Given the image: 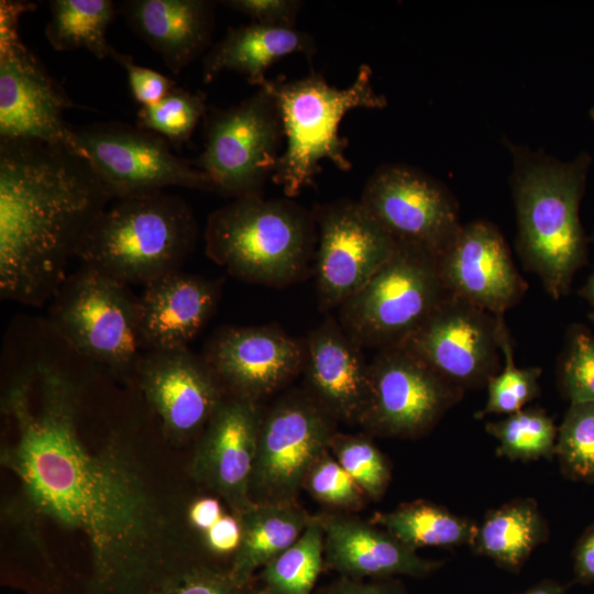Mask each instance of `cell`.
Returning <instances> with one entry per match:
<instances>
[{"label": "cell", "mask_w": 594, "mask_h": 594, "mask_svg": "<svg viewBox=\"0 0 594 594\" xmlns=\"http://www.w3.org/2000/svg\"><path fill=\"white\" fill-rule=\"evenodd\" d=\"M220 3L250 16L252 22L282 28H295L304 4L298 0H226Z\"/></svg>", "instance_id": "40"}, {"label": "cell", "mask_w": 594, "mask_h": 594, "mask_svg": "<svg viewBox=\"0 0 594 594\" xmlns=\"http://www.w3.org/2000/svg\"><path fill=\"white\" fill-rule=\"evenodd\" d=\"M580 294L592 306V312H591L590 317L594 321V268H593V272L591 273V275L588 276L585 285L581 289Z\"/></svg>", "instance_id": "46"}, {"label": "cell", "mask_w": 594, "mask_h": 594, "mask_svg": "<svg viewBox=\"0 0 594 594\" xmlns=\"http://www.w3.org/2000/svg\"><path fill=\"white\" fill-rule=\"evenodd\" d=\"M229 573L208 568H193L164 583L153 594H239Z\"/></svg>", "instance_id": "39"}, {"label": "cell", "mask_w": 594, "mask_h": 594, "mask_svg": "<svg viewBox=\"0 0 594 594\" xmlns=\"http://www.w3.org/2000/svg\"><path fill=\"white\" fill-rule=\"evenodd\" d=\"M205 146L195 165L215 191L234 199L262 196L282 154L284 128L278 105L264 87L204 119Z\"/></svg>", "instance_id": "10"}, {"label": "cell", "mask_w": 594, "mask_h": 594, "mask_svg": "<svg viewBox=\"0 0 594 594\" xmlns=\"http://www.w3.org/2000/svg\"><path fill=\"white\" fill-rule=\"evenodd\" d=\"M221 284L178 271L144 285L139 314L146 352L188 348L215 314Z\"/></svg>", "instance_id": "22"}, {"label": "cell", "mask_w": 594, "mask_h": 594, "mask_svg": "<svg viewBox=\"0 0 594 594\" xmlns=\"http://www.w3.org/2000/svg\"><path fill=\"white\" fill-rule=\"evenodd\" d=\"M204 534L208 548L213 552H235L241 537L239 519L231 516H222Z\"/></svg>", "instance_id": "41"}, {"label": "cell", "mask_w": 594, "mask_h": 594, "mask_svg": "<svg viewBox=\"0 0 594 594\" xmlns=\"http://www.w3.org/2000/svg\"><path fill=\"white\" fill-rule=\"evenodd\" d=\"M305 483L311 495L323 504L355 509L364 503L363 491L328 451L314 464Z\"/></svg>", "instance_id": "37"}, {"label": "cell", "mask_w": 594, "mask_h": 594, "mask_svg": "<svg viewBox=\"0 0 594 594\" xmlns=\"http://www.w3.org/2000/svg\"><path fill=\"white\" fill-rule=\"evenodd\" d=\"M360 201L396 242L417 245L436 258L463 226L450 190L432 176L405 164L377 167Z\"/></svg>", "instance_id": "14"}, {"label": "cell", "mask_w": 594, "mask_h": 594, "mask_svg": "<svg viewBox=\"0 0 594 594\" xmlns=\"http://www.w3.org/2000/svg\"><path fill=\"white\" fill-rule=\"evenodd\" d=\"M547 528L531 501H516L492 512L477 527L473 547L499 566L517 571L544 540Z\"/></svg>", "instance_id": "27"}, {"label": "cell", "mask_w": 594, "mask_h": 594, "mask_svg": "<svg viewBox=\"0 0 594 594\" xmlns=\"http://www.w3.org/2000/svg\"><path fill=\"white\" fill-rule=\"evenodd\" d=\"M318 231L292 198H237L208 217L206 254L244 282L283 287L308 275Z\"/></svg>", "instance_id": "4"}, {"label": "cell", "mask_w": 594, "mask_h": 594, "mask_svg": "<svg viewBox=\"0 0 594 594\" xmlns=\"http://www.w3.org/2000/svg\"><path fill=\"white\" fill-rule=\"evenodd\" d=\"M574 572L579 581L594 582V527L582 537L576 547Z\"/></svg>", "instance_id": "43"}, {"label": "cell", "mask_w": 594, "mask_h": 594, "mask_svg": "<svg viewBox=\"0 0 594 594\" xmlns=\"http://www.w3.org/2000/svg\"><path fill=\"white\" fill-rule=\"evenodd\" d=\"M210 0H125L118 11L130 29L178 75L212 43L215 9Z\"/></svg>", "instance_id": "24"}, {"label": "cell", "mask_w": 594, "mask_h": 594, "mask_svg": "<svg viewBox=\"0 0 594 594\" xmlns=\"http://www.w3.org/2000/svg\"><path fill=\"white\" fill-rule=\"evenodd\" d=\"M448 295L437 258L396 242L387 262L338 308L337 319L363 349L400 346Z\"/></svg>", "instance_id": "7"}, {"label": "cell", "mask_w": 594, "mask_h": 594, "mask_svg": "<svg viewBox=\"0 0 594 594\" xmlns=\"http://www.w3.org/2000/svg\"><path fill=\"white\" fill-rule=\"evenodd\" d=\"M221 517V506L212 497H204L195 501L188 510L190 524L202 532L207 531Z\"/></svg>", "instance_id": "44"}, {"label": "cell", "mask_w": 594, "mask_h": 594, "mask_svg": "<svg viewBox=\"0 0 594 594\" xmlns=\"http://www.w3.org/2000/svg\"><path fill=\"white\" fill-rule=\"evenodd\" d=\"M136 373L145 399L176 441L200 436L227 394L204 356L188 348L147 351Z\"/></svg>", "instance_id": "18"}, {"label": "cell", "mask_w": 594, "mask_h": 594, "mask_svg": "<svg viewBox=\"0 0 594 594\" xmlns=\"http://www.w3.org/2000/svg\"><path fill=\"white\" fill-rule=\"evenodd\" d=\"M261 87L273 95L282 117L286 148L272 180L288 198L314 185L323 160L350 170L352 164L345 156L349 141L339 133L343 117L353 109H382L387 105L385 96L374 90L369 65H362L344 89L330 86L317 73L297 80L266 79Z\"/></svg>", "instance_id": "6"}, {"label": "cell", "mask_w": 594, "mask_h": 594, "mask_svg": "<svg viewBox=\"0 0 594 594\" xmlns=\"http://www.w3.org/2000/svg\"><path fill=\"white\" fill-rule=\"evenodd\" d=\"M334 418L306 391H292L264 411L251 481L254 503L295 502L328 451Z\"/></svg>", "instance_id": "11"}, {"label": "cell", "mask_w": 594, "mask_h": 594, "mask_svg": "<svg viewBox=\"0 0 594 594\" xmlns=\"http://www.w3.org/2000/svg\"><path fill=\"white\" fill-rule=\"evenodd\" d=\"M207 96L176 86L158 102L140 107L136 127L166 139L179 152L208 112Z\"/></svg>", "instance_id": "32"}, {"label": "cell", "mask_w": 594, "mask_h": 594, "mask_svg": "<svg viewBox=\"0 0 594 594\" xmlns=\"http://www.w3.org/2000/svg\"><path fill=\"white\" fill-rule=\"evenodd\" d=\"M323 530L326 562L350 579L425 576L440 566L419 557L384 529L355 517H317Z\"/></svg>", "instance_id": "23"}, {"label": "cell", "mask_w": 594, "mask_h": 594, "mask_svg": "<svg viewBox=\"0 0 594 594\" xmlns=\"http://www.w3.org/2000/svg\"><path fill=\"white\" fill-rule=\"evenodd\" d=\"M306 392L333 418L361 425L370 404V371L363 348L328 316L302 340Z\"/></svg>", "instance_id": "21"}, {"label": "cell", "mask_w": 594, "mask_h": 594, "mask_svg": "<svg viewBox=\"0 0 594 594\" xmlns=\"http://www.w3.org/2000/svg\"><path fill=\"white\" fill-rule=\"evenodd\" d=\"M111 58L125 69L131 94L141 107L158 102L177 86L167 76L135 64L131 55L114 50Z\"/></svg>", "instance_id": "38"}, {"label": "cell", "mask_w": 594, "mask_h": 594, "mask_svg": "<svg viewBox=\"0 0 594 594\" xmlns=\"http://www.w3.org/2000/svg\"><path fill=\"white\" fill-rule=\"evenodd\" d=\"M507 146L513 157L517 252L524 266L558 299L586 263L587 239L579 210L591 157L582 152L563 162L512 142Z\"/></svg>", "instance_id": "3"}, {"label": "cell", "mask_w": 594, "mask_h": 594, "mask_svg": "<svg viewBox=\"0 0 594 594\" xmlns=\"http://www.w3.org/2000/svg\"><path fill=\"white\" fill-rule=\"evenodd\" d=\"M556 454L571 477L594 481V402L570 405L558 429Z\"/></svg>", "instance_id": "34"}, {"label": "cell", "mask_w": 594, "mask_h": 594, "mask_svg": "<svg viewBox=\"0 0 594 594\" xmlns=\"http://www.w3.org/2000/svg\"><path fill=\"white\" fill-rule=\"evenodd\" d=\"M590 116L594 120V106L590 110Z\"/></svg>", "instance_id": "48"}, {"label": "cell", "mask_w": 594, "mask_h": 594, "mask_svg": "<svg viewBox=\"0 0 594 594\" xmlns=\"http://www.w3.org/2000/svg\"><path fill=\"white\" fill-rule=\"evenodd\" d=\"M323 530L311 517L300 537L263 568L266 588L274 594H310L322 568Z\"/></svg>", "instance_id": "30"}, {"label": "cell", "mask_w": 594, "mask_h": 594, "mask_svg": "<svg viewBox=\"0 0 594 594\" xmlns=\"http://www.w3.org/2000/svg\"><path fill=\"white\" fill-rule=\"evenodd\" d=\"M369 371L371 396L361 426L375 435H421L464 392L402 346L380 350Z\"/></svg>", "instance_id": "16"}, {"label": "cell", "mask_w": 594, "mask_h": 594, "mask_svg": "<svg viewBox=\"0 0 594 594\" xmlns=\"http://www.w3.org/2000/svg\"><path fill=\"white\" fill-rule=\"evenodd\" d=\"M322 594H404V588L400 583L392 580L362 582L348 578L333 584Z\"/></svg>", "instance_id": "42"}, {"label": "cell", "mask_w": 594, "mask_h": 594, "mask_svg": "<svg viewBox=\"0 0 594 594\" xmlns=\"http://www.w3.org/2000/svg\"><path fill=\"white\" fill-rule=\"evenodd\" d=\"M91 226L77 258L124 284L178 272L198 229L190 207L164 190L114 199Z\"/></svg>", "instance_id": "5"}, {"label": "cell", "mask_w": 594, "mask_h": 594, "mask_svg": "<svg viewBox=\"0 0 594 594\" xmlns=\"http://www.w3.org/2000/svg\"><path fill=\"white\" fill-rule=\"evenodd\" d=\"M254 594H274L273 592H271L270 590L265 588L263 591H260V592H256Z\"/></svg>", "instance_id": "47"}, {"label": "cell", "mask_w": 594, "mask_h": 594, "mask_svg": "<svg viewBox=\"0 0 594 594\" xmlns=\"http://www.w3.org/2000/svg\"><path fill=\"white\" fill-rule=\"evenodd\" d=\"M520 594H565V588L554 581H543Z\"/></svg>", "instance_id": "45"}, {"label": "cell", "mask_w": 594, "mask_h": 594, "mask_svg": "<svg viewBox=\"0 0 594 594\" xmlns=\"http://www.w3.org/2000/svg\"><path fill=\"white\" fill-rule=\"evenodd\" d=\"M560 378L571 404L594 402V337L585 330L571 332Z\"/></svg>", "instance_id": "36"}, {"label": "cell", "mask_w": 594, "mask_h": 594, "mask_svg": "<svg viewBox=\"0 0 594 594\" xmlns=\"http://www.w3.org/2000/svg\"><path fill=\"white\" fill-rule=\"evenodd\" d=\"M316 43L308 33L296 28L271 26L256 22L229 28L202 62V79L212 81L223 72H237L249 84L261 87L266 70L278 59L301 53L311 59Z\"/></svg>", "instance_id": "25"}, {"label": "cell", "mask_w": 594, "mask_h": 594, "mask_svg": "<svg viewBox=\"0 0 594 594\" xmlns=\"http://www.w3.org/2000/svg\"><path fill=\"white\" fill-rule=\"evenodd\" d=\"M330 449L365 495L374 499L383 495L389 482V468L370 439L336 432Z\"/></svg>", "instance_id": "35"}, {"label": "cell", "mask_w": 594, "mask_h": 594, "mask_svg": "<svg viewBox=\"0 0 594 594\" xmlns=\"http://www.w3.org/2000/svg\"><path fill=\"white\" fill-rule=\"evenodd\" d=\"M310 516L295 502L255 503L238 517L241 530L230 571L238 587L290 547L302 534Z\"/></svg>", "instance_id": "26"}, {"label": "cell", "mask_w": 594, "mask_h": 594, "mask_svg": "<svg viewBox=\"0 0 594 594\" xmlns=\"http://www.w3.org/2000/svg\"><path fill=\"white\" fill-rule=\"evenodd\" d=\"M45 36L56 51L84 48L98 59L111 57L108 26L117 13L111 0H51Z\"/></svg>", "instance_id": "29"}, {"label": "cell", "mask_w": 594, "mask_h": 594, "mask_svg": "<svg viewBox=\"0 0 594 594\" xmlns=\"http://www.w3.org/2000/svg\"><path fill=\"white\" fill-rule=\"evenodd\" d=\"M35 8L0 1V139L38 141L88 160L64 118L76 103L20 38V18Z\"/></svg>", "instance_id": "8"}, {"label": "cell", "mask_w": 594, "mask_h": 594, "mask_svg": "<svg viewBox=\"0 0 594 594\" xmlns=\"http://www.w3.org/2000/svg\"><path fill=\"white\" fill-rule=\"evenodd\" d=\"M202 356L227 394L258 402L301 373L305 349L275 324L232 326L212 334Z\"/></svg>", "instance_id": "17"}, {"label": "cell", "mask_w": 594, "mask_h": 594, "mask_svg": "<svg viewBox=\"0 0 594 594\" xmlns=\"http://www.w3.org/2000/svg\"><path fill=\"white\" fill-rule=\"evenodd\" d=\"M373 522L410 549L473 544L477 527L446 508L427 502L404 504L376 514Z\"/></svg>", "instance_id": "28"}, {"label": "cell", "mask_w": 594, "mask_h": 594, "mask_svg": "<svg viewBox=\"0 0 594 594\" xmlns=\"http://www.w3.org/2000/svg\"><path fill=\"white\" fill-rule=\"evenodd\" d=\"M504 322L449 294L400 346L459 388L479 387L499 372Z\"/></svg>", "instance_id": "15"}, {"label": "cell", "mask_w": 594, "mask_h": 594, "mask_svg": "<svg viewBox=\"0 0 594 594\" xmlns=\"http://www.w3.org/2000/svg\"><path fill=\"white\" fill-rule=\"evenodd\" d=\"M485 428L498 441L501 457L529 461L556 454L558 428L542 409H521Z\"/></svg>", "instance_id": "31"}, {"label": "cell", "mask_w": 594, "mask_h": 594, "mask_svg": "<svg viewBox=\"0 0 594 594\" xmlns=\"http://www.w3.org/2000/svg\"><path fill=\"white\" fill-rule=\"evenodd\" d=\"M52 305L55 329L80 354L117 372L136 371L145 349L139 297L127 284L81 266L66 278Z\"/></svg>", "instance_id": "9"}, {"label": "cell", "mask_w": 594, "mask_h": 594, "mask_svg": "<svg viewBox=\"0 0 594 594\" xmlns=\"http://www.w3.org/2000/svg\"><path fill=\"white\" fill-rule=\"evenodd\" d=\"M501 351L504 366L486 384L487 400L480 411V417L490 414L510 415L524 409L539 394V367H518L514 361V346L505 324L501 330Z\"/></svg>", "instance_id": "33"}, {"label": "cell", "mask_w": 594, "mask_h": 594, "mask_svg": "<svg viewBox=\"0 0 594 594\" xmlns=\"http://www.w3.org/2000/svg\"><path fill=\"white\" fill-rule=\"evenodd\" d=\"M114 200L91 163L31 140L0 139V294L40 306Z\"/></svg>", "instance_id": "2"}, {"label": "cell", "mask_w": 594, "mask_h": 594, "mask_svg": "<svg viewBox=\"0 0 594 594\" xmlns=\"http://www.w3.org/2000/svg\"><path fill=\"white\" fill-rule=\"evenodd\" d=\"M318 231L314 271L320 310L338 309L395 251L392 235L360 200L341 199L312 210Z\"/></svg>", "instance_id": "13"}, {"label": "cell", "mask_w": 594, "mask_h": 594, "mask_svg": "<svg viewBox=\"0 0 594 594\" xmlns=\"http://www.w3.org/2000/svg\"><path fill=\"white\" fill-rule=\"evenodd\" d=\"M2 411L15 428L2 463L31 512L86 536L101 584L142 574L160 530L154 504L121 450L87 446L69 377L46 364L23 372L6 391Z\"/></svg>", "instance_id": "1"}, {"label": "cell", "mask_w": 594, "mask_h": 594, "mask_svg": "<svg viewBox=\"0 0 594 594\" xmlns=\"http://www.w3.org/2000/svg\"><path fill=\"white\" fill-rule=\"evenodd\" d=\"M80 147L114 199L185 187L215 190L210 178L173 152L163 136L121 122L75 129Z\"/></svg>", "instance_id": "12"}, {"label": "cell", "mask_w": 594, "mask_h": 594, "mask_svg": "<svg viewBox=\"0 0 594 594\" xmlns=\"http://www.w3.org/2000/svg\"><path fill=\"white\" fill-rule=\"evenodd\" d=\"M437 263L449 294L496 316H504L527 289L503 234L485 220L463 224Z\"/></svg>", "instance_id": "20"}, {"label": "cell", "mask_w": 594, "mask_h": 594, "mask_svg": "<svg viewBox=\"0 0 594 594\" xmlns=\"http://www.w3.org/2000/svg\"><path fill=\"white\" fill-rule=\"evenodd\" d=\"M263 414L258 402L226 394L200 433L191 463L197 480L237 517L255 505L251 481Z\"/></svg>", "instance_id": "19"}]
</instances>
